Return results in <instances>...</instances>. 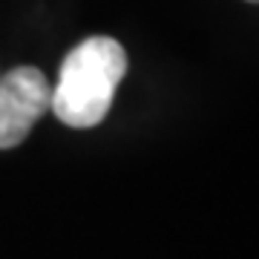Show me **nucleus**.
<instances>
[{
  "label": "nucleus",
  "mask_w": 259,
  "mask_h": 259,
  "mask_svg": "<svg viewBox=\"0 0 259 259\" xmlns=\"http://www.w3.org/2000/svg\"><path fill=\"white\" fill-rule=\"evenodd\" d=\"M124 72H127V52L115 37H87L66 52L58 83L52 87L49 110L66 127H95L107 118Z\"/></svg>",
  "instance_id": "nucleus-1"
},
{
  "label": "nucleus",
  "mask_w": 259,
  "mask_h": 259,
  "mask_svg": "<svg viewBox=\"0 0 259 259\" xmlns=\"http://www.w3.org/2000/svg\"><path fill=\"white\" fill-rule=\"evenodd\" d=\"M49 101L52 87L35 66H15L0 75V150L18 147L49 110Z\"/></svg>",
  "instance_id": "nucleus-2"
},
{
  "label": "nucleus",
  "mask_w": 259,
  "mask_h": 259,
  "mask_svg": "<svg viewBox=\"0 0 259 259\" xmlns=\"http://www.w3.org/2000/svg\"><path fill=\"white\" fill-rule=\"evenodd\" d=\"M248 3H259V0H248Z\"/></svg>",
  "instance_id": "nucleus-3"
}]
</instances>
